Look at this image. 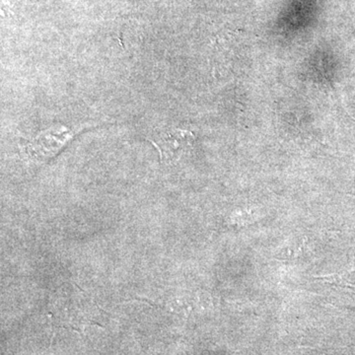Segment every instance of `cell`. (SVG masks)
I'll return each instance as SVG.
<instances>
[{
  "label": "cell",
  "instance_id": "1",
  "mask_svg": "<svg viewBox=\"0 0 355 355\" xmlns=\"http://www.w3.org/2000/svg\"><path fill=\"white\" fill-rule=\"evenodd\" d=\"M193 140L191 132L181 130H171L163 132L155 141L162 155L165 158L176 159L186 150L187 147Z\"/></svg>",
  "mask_w": 355,
  "mask_h": 355
},
{
  "label": "cell",
  "instance_id": "2",
  "mask_svg": "<svg viewBox=\"0 0 355 355\" xmlns=\"http://www.w3.org/2000/svg\"><path fill=\"white\" fill-rule=\"evenodd\" d=\"M318 279L331 284H335V286L345 287V288H354L355 287V272L322 275Z\"/></svg>",
  "mask_w": 355,
  "mask_h": 355
},
{
  "label": "cell",
  "instance_id": "3",
  "mask_svg": "<svg viewBox=\"0 0 355 355\" xmlns=\"http://www.w3.org/2000/svg\"><path fill=\"white\" fill-rule=\"evenodd\" d=\"M301 253V246L298 244L291 245L286 249L282 250L279 253V259H291L296 258Z\"/></svg>",
  "mask_w": 355,
  "mask_h": 355
}]
</instances>
